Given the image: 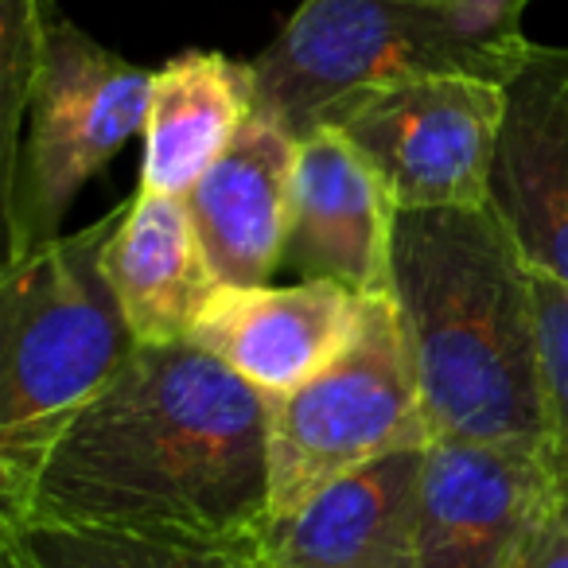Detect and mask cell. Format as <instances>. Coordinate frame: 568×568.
I'll use <instances>...</instances> for the list:
<instances>
[{
	"label": "cell",
	"instance_id": "obj_1",
	"mask_svg": "<svg viewBox=\"0 0 568 568\" xmlns=\"http://www.w3.org/2000/svg\"><path fill=\"white\" fill-rule=\"evenodd\" d=\"M0 518L257 549L273 526L268 397L195 343L136 347Z\"/></svg>",
	"mask_w": 568,
	"mask_h": 568
},
{
	"label": "cell",
	"instance_id": "obj_2",
	"mask_svg": "<svg viewBox=\"0 0 568 568\" xmlns=\"http://www.w3.org/2000/svg\"><path fill=\"white\" fill-rule=\"evenodd\" d=\"M389 301L433 440L541 452L534 268L495 206L397 211Z\"/></svg>",
	"mask_w": 568,
	"mask_h": 568
},
{
	"label": "cell",
	"instance_id": "obj_3",
	"mask_svg": "<svg viewBox=\"0 0 568 568\" xmlns=\"http://www.w3.org/2000/svg\"><path fill=\"white\" fill-rule=\"evenodd\" d=\"M125 206L36 245L0 276V510L32 487L63 428L125 371L133 339L102 276Z\"/></svg>",
	"mask_w": 568,
	"mask_h": 568
},
{
	"label": "cell",
	"instance_id": "obj_4",
	"mask_svg": "<svg viewBox=\"0 0 568 568\" xmlns=\"http://www.w3.org/2000/svg\"><path fill=\"white\" fill-rule=\"evenodd\" d=\"M529 0H301L253 67V118L296 141L343 94L402 74L506 82L529 55Z\"/></svg>",
	"mask_w": 568,
	"mask_h": 568
},
{
	"label": "cell",
	"instance_id": "obj_5",
	"mask_svg": "<svg viewBox=\"0 0 568 568\" xmlns=\"http://www.w3.org/2000/svg\"><path fill=\"white\" fill-rule=\"evenodd\" d=\"M152 74L82 32L74 20H43L28 87L24 129L4 191V265L63 234L74 195L144 133Z\"/></svg>",
	"mask_w": 568,
	"mask_h": 568
},
{
	"label": "cell",
	"instance_id": "obj_6",
	"mask_svg": "<svg viewBox=\"0 0 568 568\" xmlns=\"http://www.w3.org/2000/svg\"><path fill=\"white\" fill-rule=\"evenodd\" d=\"M428 444L397 308L389 293L366 296L355 347L301 389L268 402L273 521L308 506L343 475Z\"/></svg>",
	"mask_w": 568,
	"mask_h": 568
},
{
	"label": "cell",
	"instance_id": "obj_7",
	"mask_svg": "<svg viewBox=\"0 0 568 568\" xmlns=\"http://www.w3.org/2000/svg\"><path fill=\"white\" fill-rule=\"evenodd\" d=\"M503 113V82L425 71L351 90L316 125L339 129L386 180L397 206L420 211L487 203Z\"/></svg>",
	"mask_w": 568,
	"mask_h": 568
},
{
	"label": "cell",
	"instance_id": "obj_8",
	"mask_svg": "<svg viewBox=\"0 0 568 568\" xmlns=\"http://www.w3.org/2000/svg\"><path fill=\"white\" fill-rule=\"evenodd\" d=\"M549 503L537 448L433 440L420 471L417 568H514Z\"/></svg>",
	"mask_w": 568,
	"mask_h": 568
},
{
	"label": "cell",
	"instance_id": "obj_9",
	"mask_svg": "<svg viewBox=\"0 0 568 568\" xmlns=\"http://www.w3.org/2000/svg\"><path fill=\"white\" fill-rule=\"evenodd\" d=\"M363 304L339 284H222L191 343L273 402L301 389L355 347Z\"/></svg>",
	"mask_w": 568,
	"mask_h": 568
},
{
	"label": "cell",
	"instance_id": "obj_10",
	"mask_svg": "<svg viewBox=\"0 0 568 568\" xmlns=\"http://www.w3.org/2000/svg\"><path fill=\"white\" fill-rule=\"evenodd\" d=\"M397 199L366 156L332 125L296 141V199L284 265L301 281L355 296L389 293Z\"/></svg>",
	"mask_w": 568,
	"mask_h": 568
},
{
	"label": "cell",
	"instance_id": "obj_11",
	"mask_svg": "<svg viewBox=\"0 0 568 568\" xmlns=\"http://www.w3.org/2000/svg\"><path fill=\"white\" fill-rule=\"evenodd\" d=\"M503 90L487 203L503 214L529 268L568 288V48L534 43Z\"/></svg>",
	"mask_w": 568,
	"mask_h": 568
},
{
	"label": "cell",
	"instance_id": "obj_12",
	"mask_svg": "<svg viewBox=\"0 0 568 568\" xmlns=\"http://www.w3.org/2000/svg\"><path fill=\"white\" fill-rule=\"evenodd\" d=\"M425 448H402L335 479L273 521L261 568H417Z\"/></svg>",
	"mask_w": 568,
	"mask_h": 568
},
{
	"label": "cell",
	"instance_id": "obj_13",
	"mask_svg": "<svg viewBox=\"0 0 568 568\" xmlns=\"http://www.w3.org/2000/svg\"><path fill=\"white\" fill-rule=\"evenodd\" d=\"M296 199V136L253 118L191 187L187 211L222 284H268L284 265Z\"/></svg>",
	"mask_w": 568,
	"mask_h": 568
},
{
	"label": "cell",
	"instance_id": "obj_14",
	"mask_svg": "<svg viewBox=\"0 0 568 568\" xmlns=\"http://www.w3.org/2000/svg\"><path fill=\"white\" fill-rule=\"evenodd\" d=\"M102 276L141 347L191 343L199 316L222 288L187 199L136 191L102 245Z\"/></svg>",
	"mask_w": 568,
	"mask_h": 568
},
{
	"label": "cell",
	"instance_id": "obj_15",
	"mask_svg": "<svg viewBox=\"0 0 568 568\" xmlns=\"http://www.w3.org/2000/svg\"><path fill=\"white\" fill-rule=\"evenodd\" d=\"M253 67L219 51H183L152 74L141 191L187 199L253 121Z\"/></svg>",
	"mask_w": 568,
	"mask_h": 568
},
{
	"label": "cell",
	"instance_id": "obj_16",
	"mask_svg": "<svg viewBox=\"0 0 568 568\" xmlns=\"http://www.w3.org/2000/svg\"><path fill=\"white\" fill-rule=\"evenodd\" d=\"M0 529L17 537L43 568H261V545L257 549L191 545L118 534V529L48 526V521L12 518H0Z\"/></svg>",
	"mask_w": 568,
	"mask_h": 568
},
{
	"label": "cell",
	"instance_id": "obj_17",
	"mask_svg": "<svg viewBox=\"0 0 568 568\" xmlns=\"http://www.w3.org/2000/svg\"><path fill=\"white\" fill-rule=\"evenodd\" d=\"M541 335V464L552 498L568 510V288L534 268Z\"/></svg>",
	"mask_w": 568,
	"mask_h": 568
},
{
	"label": "cell",
	"instance_id": "obj_18",
	"mask_svg": "<svg viewBox=\"0 0 568 568\" xmlns=\"http://www.w3.org/2000/svg\"><path fill=\"white\" fill-rule=\"evenodd\" d=\"M0 12H4V28H0V36H4V59H0L4 87H0V105L9 113H17L24 110L28 87H32L43 20H48V0H0Z\"/></svg>",
	"mask_w": 568,
	"mask_h": 568
},
{
	"label": "cell",
	"instance_id": "obj_19",
	"mask_svg": "<svg viewBox=\"0 0 568 568\" xmlns=\"http://www.w3.org/2000/svg\"><path fill=\"white\" fill-rule=\"evenodd\" d=\"M514 568H568V510L552 498L521 541Z\"/></svg>",
	"mask_w": 568,
	"mask_h": 568
},
{
	"label": "cell",
	"instance_id": "obj_20",
	"mask_svg": "<svg viewBox=\"0 0 568 568\" xmlns=\"http://www.w3.org/2000/svg\"><path fill=\"white\" fill-rule=\"evenodd\" d=\"M0 568H43V565L17 541V537L0 529Z\"/></svg>",
	"mask_w": 568,
	"mask_h": 568
}]
</instances>
